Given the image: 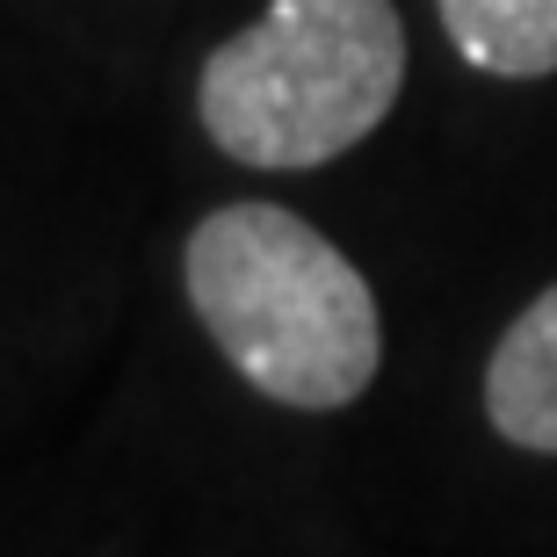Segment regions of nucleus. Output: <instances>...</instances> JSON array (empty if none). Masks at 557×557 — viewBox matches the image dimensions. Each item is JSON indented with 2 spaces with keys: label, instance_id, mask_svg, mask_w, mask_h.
<instances>
[{
  "label": "nucleus",
  "instance_id": "obj_1",
  "mask_svg": "<svg viewBox=\"0 0 557 557\" xmlns=\"http://www.w3.org/2000/svg\"><path fill=\"white\" fill-rule=\"evenodd\" d=\"M188 311L232 370L289 413H341L376 384V289L283 203H218L182 247Z\"/></svg>",
  "mask_w": 557,
  "mask_h": 557
},
{
  "label": "nucleus",
  "instance_id": "obj_2",
  "mask_svg": "<svg viewBox=\"0 0 557 557\" xmlns=\"http://www.w3.org/2000/svg\"><path fill=\"white\" fill-rule=\"evenodd\" d=\"M406 87L392 0H269L203 59L196 116L210 145L261 174H305L370 138Z\"/></svg>",
  "mask_w": 557,
  "mask_h": 557
},
{
  "label": "nucleus",
  "instance_id": "obj_3",
  "mask_svg": "<svg viewBox=\"0 0 557 557\" xmlns=\"http://www.w3.org/2000/svg\"><path fill=\"white\" fill-rule=\"evenodd\" d=\"M485 420L499 442L557 456V283L499 333L485 362Z\"/></svg>",
  "mask_w": 557,
  "mask_h": 557
},
{
  "label": "nucleus",
  "instance_id": "obj_4",
  "mask_svg": "<svg viewBox=\"0 0 557 557\" xmlns=\"http://www.w3.org/2000/svg\"><path fill=\"white\" fill-rule=\"evenodd\" d=\"M456 59L493 81H550L557 73V0H434Z\"/></svg>",
  "mask_w": 557,
  "mask_h": 557
}]
</instances>
